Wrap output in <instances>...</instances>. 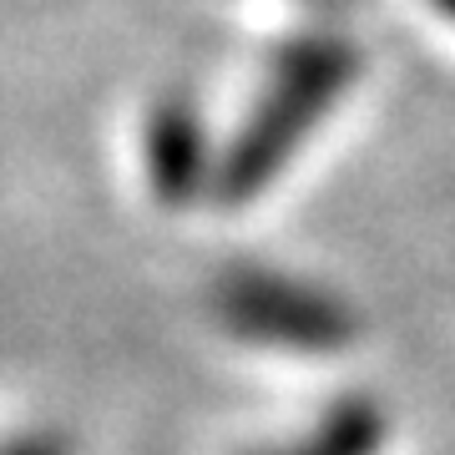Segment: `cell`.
<instances>
[{
    "instance_id": "6da1fadb",
    "label": "cell",
    "mask_w": 455,
    "mask_h": 455,
    "mask_svg": "<svg viewBox=\"0 0 455 455\" xmlns=\"http://www.w3.org/2000/svg\"><path fill=\"white\" fill-rule=\"evenodd\" d=\"M359 76V51L339 36H299L274 56L253 107L223 147L218 203L248 208L283 178V167L309 147V137L329 122V112L349 97Z\"/></svg>"
},
{
    "instance_id": "7a4b0ae2",
    "label": "cell",
    "mask_w": 455,
    "mask_h": 455,
    "mask_svg": "<svg viewBox=\"0 0 455 455\" xmlns=\"http://www.w3.org/2000/svg\"><path fill=\"white\" fill-rule=\"evenodd\" d=\"M212 319L233 339L283 355H339L359 339V314L344 293L263 263H238L212 278Z\"/></svg>"
},
{
    "instance_id": "3957f363",
    "label": "cell",
    "mask_w": 455,
    "mask_h": 455,
    "mask_svg": "<svg viewBox=\"0 0 455 455\" xmlns=\"http://www.w3.org/2000/svg\"><path fill=\"white\" fill-rule=\"evenodd\" d=\"M147 188L163 208H193L197 197L218 193L223 147H212V132L188 92H167L152 101L142 127Z\"/></svg>"
},
{
    "instance_id": "277c9868",
    "label": "cell",
    "mask_w": 455,
    "mask_h": 455,
    "mask_svg": "<svg viewBox=\"0 0 455 455\" xmlns=\"http://www.w3.org/2000/svg\"><path fill=\"white\" fill-rule=\"evenodd\" d=\"M390 445V415L374 395H339L314 415L309 430L259 445L248 455H379Z\"/></svg>"
},
{
    "instance_id": "5b68a950",
    "label": "cell",
    "mask_w": 455,
    "mask_h": 455,
    "mask_svg": "<svg viewBox=\"0 0 455 455\" xmlns=\"http://www.w3.org/2000/svg\"><path fill=\"white\" fill-rule=\"evenodd\" d=\"M0 455H76L71 435L36 425V430H16V435H0Z\"/></svg>"
},
{
    "instance_id": "8992f818",
    "label": "cell",
    "mask_w": 455,
    "mask_h": 455,
    "mask_svg": "<svg viewBox=\"0 0 455 455\" xmlns=\"http://www.w3.org/2000/svg\"><path fill=\"white\" fill-rule=\"evenodd\" d=\"M435 5H440V11H445L451 20H455V0H435Z\"/></svg>"
}]
</instances>
